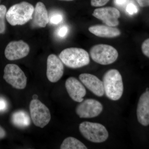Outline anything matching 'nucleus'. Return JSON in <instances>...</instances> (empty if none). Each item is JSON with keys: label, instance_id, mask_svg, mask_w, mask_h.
Returning <instances> with one entry per match:
<instances>
[{"label": "nucleus", "instance_id": "obj_1", "mask_svg": "<svg viewBox=\"0 0 149 149\" xmlns=\"http://www.w3.org/2000/svg\"><path fill=\"white\" fill-rule=\"evenodd\" d=\"M104 91L106 95L111 100H118L122 97L123 92L122 77L116 69L108 70L103 78Z\"/></svg>", "mask_w": 149, "mask_h": 149}, {"label": "nucleus", "instance_id": "obj_2", "mask_svg": "<svg viewBox=\"0 0 149 149\" xmlns=\"http://www.w3.org/2000/svg\"><path fill=\"white\" fill-rule=\"evenodd\" d=\"M34 9L30 3L22 2L10 8L7 11L6 19L12 26L24 25L32 19Z\"/></svg>", "mask_w": 149, "mask_h": 149}, {"label": "nucleus", "instance_id": "obj_3", "mask_svg": "<svg viewBox=\"0 0 149 149\" xmlns=\"http://www.w3.org/2000/svg\"><path fill=\"white\" fill-rule=\"evenodd\" d=\"M59 58L65 65L73 69L86 66L90 63L89 54L81 48H67L62 51Z\"/></svg>", "mask_w": 149, "mask_h": 149}, {"label": "nucleus", "instance_id": "obj_4", "mask_svg": "<svg viewBox=\"0 0 149 149\" xmlns=\"http://www.w3.org/2000/svg\"><path fill=\"white\" fill-rule=\"evenodd\" d=\"M79 129L85 139L93 143H102L108 138L107 130L100 123L85 121L80 123Z\"/></svg>", "mask_w": 149, "mask_h": 149}, {"label": "nucleus", "instance_id": "obj_5", "mask_svg": "<svg viewBox=\"0 0 149 149\" xmlns=\"http://www.w3.org/2000/svg\"><path fill=\"white\" fill-rule=\"evenodd\" d=\"M91 58L102 65L113 63L117 59L118 52L113 47L105 44H99L92 47L90 50Z\"/></svg>", "mask_w": 149, "mask_h": 149}, {"label": "nucleus", "instance_id": "obj_6", "mask_svg": "<svg viewBox=\"0 0 149 149\" xmlns=\"http://www.w3.org/2000/svg\"><path fill=\"white\" fill-rule=\"evenodd\" d=\"M30 116L34 125L43 128L49 123L51 115L49 110L38 99H33L29 106Z\"/></svg>", "mask_w": 149, "mask_h": 149}, {"label": "nucleus", "instance_id": "obj_7", "mask_svg": "<svg viewBox=\"0 0 149 149\" xmlns=\"http://www.w3.org/2000/svg\"><path fill=\"white\" fill-rule=\"evenodd\" d=\"M3 79L14 88L22 90L26 87L27 78L24 72L16 64L7 65L4 70Z\"/></svg>", "mask_w": 149, "mask_h": 149}, {"label": "nucleus", "instance_id": "obj_8", "mask_svg": "<svg viewBox=\"0 0 149 149\" xmlns=\"http://www.w3.org/2000/svg\"><path fill=\"white\" fill-rule=\"evenodd\" d=\"M103 106L100 102L92 99H86L76 107L75 112L80 118H92L101 113Z\"/></svg>", "mask_w": 149, "mask_h": 149}, {"label": "nucleus", "instance_id": "obj_9", "mask_svg": "<svg viewBox=\"0 0 149 149\" xmlns=\"http://www.w3.org/2000/svg\"><path fill=\"white\" fill-rule=\"evenodd\" d=\"M29 51V45L22 40L12 41L6 47L5 56L8 60H17L27 56Z\"/></svg>", "mask_w": 149, "mask_h": 149}, {"label": "nucleus", "instance_id": "obj_10", "mask_svg": "<svg viewBox=\"0 0 149 149\" xmlns=\"http://www.w3.org/2000/svg\"><path fill=\"white\" fill-rule=\"evenodd\" d=\"M61 60L54 54L48 56L47 59V76L51 83L59 81L63 74L64 66Z\"/></svg>", "mask_w": 149, "mask_h": 149}, {"label": "nucleus", "instance_id": "obj_11", "mask_svg": "<svg viewBox=\"0 0 149 149\" xmlns=\"http://www.w3.org/2000/svg\"><path fill=\"white\" fill-rule=\"evenodd\" d=\"M93 15L108 26L115 27L119 24L118 19L120 16V12L114 7H107L96 9Z\"/></svg>", "mask_w": 149, "mask_h": 149}, {"label": "nucleus", "instance_id": "obj_12", "mask_svg": "<svg viewBox=\"0 0 149 149\" xmlns=\"http://www.w3.org/2000/svg\"><path fill=\"white\" fill-rule=\"evenodd\" d=\"M65 87L70 97L74 101L81 102L86 94V89L82 83L74 77L67 79Z\"/></svg>", "mask_w": 149, "mask_h": 149}, {"label": "nucleus", "instance_id": "obj_13", "mask_svg": "<svg viewBox=\"0 0 149 149\" xmlns=\"http://www.w3.org/2000/svg\"><path fill=\"white\" fill-rule=\"evenodd\" d=\"M79 78L83 85L94 95L100 97L104 95L103 83L97 76L89 73H82Z\"/></svg>", "mask_w": 149, "mask_h": 149}, {"label": "nucleus", "instance_id": "obj_14", "mask_svg": "<svg viewBox=\"0 0 149 149\" xmlns=\"http://www.w3.org/2000/svg\"><path fill=\"white\" fill-rule=\"evenodd\" d=\"M136 113L139 123L144 126L149 125V91H146L140 97Z\"/></svg>", "mask_w": 149, "mask_h": 149}, {"label": "nucleus", "instance_id": "obj_15", "mask_svg": "<svg viewBox=\"0 0 149 149\" xmlns=\"http://www.w3.org/2000/svg\"><path fill=\"white\" fill-rule=\"evenodd\" d=\"M33 24L40 27H45L49 21V17L45 6L41 2L36 4L33 17Z\"/></svg>", "mask_w": 149, "mask_h": 149}, {"label": "nucleus", "instance_id": "obj_16", "mask_svg": "<svg viewBox=\"0 0 149 149\" xmlns=\"http://www.w3.org/2000/svg\"><path fill=\"white\" fill-rule=\"evenodd\" d=\"M88 29L93 35L103 38H114L121 34L120 30L117 28L107 25H93L89 27Z\"/></svg>", "mask_w": 149, "mask_h": 149}, {"label": "nucleus", "instance_id": "obj_17", "mask_svg": "<svg viewBox=\"0 0 149 149\" xmlns=\"http://www.w3.org/2000/svg\"><path fill=\"white\" fill-rule=\"evenodd\" d=\"M12 121L14 125L19 128H25L30 124L29 116L24 111H18L15 112L12 116Z\"/></svg>", "mask_w": 149, "mask_h": 149}, {"label": "nucleus", "instance_id": "obj_18", "mask_svg": "<svg viewBox=\"0 0 149 149\" xmlns=\"http://www.w3.org/2000/svg\"><path fill=\"white\" fill-rule=\"evenodd\" d=\"M61 149H87L88 148L83 143L74 137L66 138L60 146Z\"/></svg>", "mask_w": 149, "mask_h": 149}, {"label": "nucleus", "instance_id": "obj_19", "mask_svg": "<svg viewBox=\"0 0 149 149\" xmlns=\"http://www.w3.org/2000/svg\"><path fill=\"white\" fill-rule=\"evenodd\" d=\"M7 8L3 5H0V34L5 32L6 24L5 19L7 13Z\"/></svg>", "mask_w": 149, "mask_h": 149}, {"label": "nucleus", "instance_id": "obj_20", "mask_svg": "<svg viewBox=\"0 0 149 149\" xmlns=\"http://www.w3.org/2000/svg\"><path fill=\"white\" fill-rule=\"evenodd\" d=\"M63 20V16L61 14L56 13L54 14L49 18V22L51 24H58Z\"/></svg>", "mask_w": 149, "mask_h": 149}, {"label": "nucleus", "instance_id": "obj_21", "mask_svg": "<svg viewBox=\"0 0 149 149\" xmlns=\"http://www.w3.org/2000/svg\"><path fill=\"white\" fill-rule=\"evenodd\" d=\"M142 52L149 58V38L144 41L141 46Z\"/></svg>", "mask_w": 149, "mask_h": 149}, {"label": "nucleus", "instance_id": "obj_22", "mask_svg": "<svg viewBox=\"0 0 149 149\" xmlns=\"http://www.w3.org/2000/svg\"><path fill=\"white\" fill-rule=\"evenodd\" d=\"M109 0H91V6L94 7H101L105 5Z\"/></svg>", "mask_w": 149, "mask_h": 149}, {"label": "nucleus", "instance_id": "obj_23", "mask_svg": "<svg viewBox=\"0 0 149 149\" xmlns=\"http://www.w3.org/2000/svg\"><path fill=\"white\" fill-rule=\"evenodd\" d=\"M68 31V29L67 26H63L59 28L58 30L57 34L58 36L60 38H63L67 35Z\"/></svg>", "mask_w": 149, "mask_h": 149}, {"label": "nucleus", "instance_id": "obj_24", "mask_svg": "<svg viewBox=\"0 0 149 149\" xmlns=\"http://www.w3.org/2000/svg\"><path fill=\"white\" fill-rule=\"evenodd\" d=\"M126 11L128 14L132 15L138 12V9L134 4L130 3L127 6Z\"/></svg>", "mask_w": 149, "mask_h": 149}, {"label": "nucleus", "instance_id": "obj_25", "mask_svg": "<svg viewBox=\"0 0 149 149\" xmlns=\"http://www.w3.org/2000/svg\"><path fill=\"white\" fill-rule=\"evenodd\" d=\"M6 101L3 98H0V112L5 111L7 108Z\"/></svg>", "mask_w": 149, "mask_h": 149}, {"label": "nucleus", "instance_id": "obj_26", "mask_svg": "<svg viewBox=\"0 0 149 149\" xmlns=\"http://www.w3.org/2000/svg\"><path fill=\"white\" fill-rule=\"evenodd\" d=\"M137 3L141 7H149V0H136Z\"/></svg>", "mask_w": 149, "mask_h": 149}, {"label": "nucleus", "instance_id": "obj_27", "mask_svg": "<svg viewBox=\"0 0 149 149\" xmlns=\"http://www.w3.org/2000/svg\"><path fill=\"white\" fill-rule=\"evenodd\" d=\"M127 0H114L116 5L118 6L124 5L127 2Z\"/></svg>", "mask_w": 149, "mask_h": 149}, {"label": "nucleus", "instance_id": "obj_28", "mask_svg": "<svg viewBox=\"0 0 149 149\" xmlns=\"http://www.w3.org/2000/svg\"><path fill=\"white\" fill-rule=\"evenodd\" d=\"M6 132L5 130L1 127L0 126V139H3L6 136Z\"/></svg>", "mask_w": 149, "mask_h": 149}, {"label": "nucleus", "instance_id": "obj_29", "mask_svg": "<svg viewBox=\"0 0 149 149\" xmlns=\"http://www.w3.org/2000/svg\"><path fill=\"white\" fill-rule=\"evenodd\" d=\"M33 99H37V98H38V96H37V95H35L33 96Z\"/></svg>", "mask_w": 149, "mask_h": 149}, {"label": "nucleus", "instance_id": "obj_30", "mask_svg": "<svg viewBox=\"0 0 149 149\" xmlns=\"http://www.w3.org/2000/svg\"><path fill=\"white\" fill-rule=\"evenodd\" d=\"M60 1H73L74 0H60Z\"/></svg>", "mask_w": 149, "mask_h": 149}, {"label": "nucleus", "instance_id": "obj_31", "mask_svg": "<svg viewBox=\"0 0 149 149\" xmlns=\"http://www.w3.org/2000/svg\"><path fill=\"white\" fill-rule=\"evenodd\" d=\"M146 91H149V88H147L146 89Z\"/></svg>", "mask_w": 149, "mask_h": 149}, {"label": "nucleus", "instance_id": "obj_32", "mask_svg": "<svg viewBox=\"0 0 149 149\" xmlns=\"http://www.w3.org/2000/svg\"><path fill=\"white\" fill-rule=\"evenodd\" d=\"M0 2H1V0H0Z\"/></svg>", "mask_w": 149, "mask_h": 149}]
</instances>
